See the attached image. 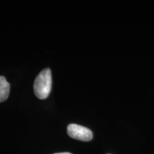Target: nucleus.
<instances>
[{
    "instance_id": "obj_1",
    "label": "nucleus",
    "mask_w": 154,
    "mask_h": 154,
    "mask_svg": "<svg viewBox=\"0 0 154 154\" xmlns=\"http://www.w3.org/2000/svg\"><path fill=\"white\" fill-rule=\"evenodd\" d=\"M51 89V72L49 69L42 71L34 81V91L39 99H45Z\"/></svg>"
},
{
    "instance_id": "obj_2",
    "label": "nucleus",
    "mask_w": 154,
    "mask_h": 154,
    "mask_svg": "<svg viewBox=\"0 0 154 154\" xmlns=\"http://www.w3.org/2000/svg\"><path fill=\"white\" fill-rule=\"evenodd\" d=\"M67 133L70 137L82 141H89L93 138V133L91 130L78 124H69L67 127Z\"/></svg>"
},
{
    "instance_id": "obj_3",
    "label": "nucleus",
    "mask_w": 154,
    "mask_h": 154,
    "mask_svg": "<svg viewBox=\"0 0 154 154\" xmlns=\"http://www.w3.org/2000/svg\"><path fill=\"white\" fill-rule=\"evenodd\" d=\"M10 85L6 80L5 77L0 76V102L5 101L8 98Z\"/></svg>"
},
{
    "instance_id": "obj_4",
    "label": "nucleus",
    "mask_w": 154,
    "mask_h": 154,
    "mask_svg": "<svg viewBox=\"0 0 154 154\" xmlns=\"http://www.w3.org/2000/svg\"><path fill=\"white\" fill-rule=\"evenodd\" d=\"M54 154H72V153H68V152H64V153H54Z\"/></svg>"
}]
</instances>
